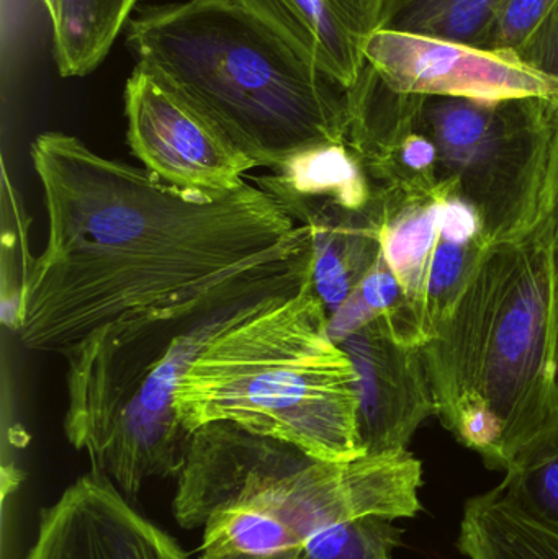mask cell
Returning <instances> with one entry per match:
<instances>
[{
	"label": "cell",
	"instance_id": "cell-25",
	"mask_svg": "<svg viewBox=\"0 0 558 559\" xmlns=\"http://www.w3.org/2000/svg\"><path fill=\"white\" fill-rule=\"evenodd\" d=\"M547 117H549L550 128H553L554 166H556V174H554L553 203H550L549 216L558 235V98L557 100H547Z\"/></svg>",
	"mask_w": 558,
	"mask_h": 559
},
{
	"label": "cell",
	"instance_id": "cell-9",
	"mask_svg": "<svg viewBox=\"0 0 558 559\" xmlns=\"http://www.w3.org/2000/svg\"><path fill=\"white\" fill-rule=\"evenodd\" d=\"M366 64L402 94L471 100L558 98V81L517 56L415 33L377 29L366 46Z\"/></svg>",
	"mask_w": 558,
	"mask_h": 559
},
{
	"label": "cell",
	"instance_id": "cell-20",
	"mask_svg": "<svg viewBox=\"0 0 558 559\" xmlns=\"http://www.w3.org/2000/svg\"><path fill=\"white\" fill-rule=\"evenodd\" d=\"M494 491L521 518L558 537V424L511 463Z\"/></svg>",
	"mask_w": 558,
	"mask_h": 559
},
{
	"label": "cell",
	"instance_id": "cell-28",
	"mask_svg": "<svg viewBox=\"0 0 558 559\" xmlns=\"http://www.w3.org/2000/svg\"><path fill=\"white\" fill-rule=\"evenodd\" d=\"M43 7H45L46 12H48V15H51L52 7H55V0H41Z\"/></svg>",
	"mask_w": 558,
	"mask_h": 559
},
{
	"label": "cell",
	"instance_id": "cell-3",
	"mask_svg": "<svg viewBox=\"0 0 558 559\" xmlns=\"http://www.w3.org/2000/svg\"><path fill=\"white\" fill-rule=\"evenodd\" d=\"M134 69L218 128L256 169L347 144L349 91L238 0L138 7Z\"/></svg>",
	"mask_w": 558,
	"mask_h": 559
},
{
	"label": "cell",
	"instance_id": "cell-26",
	"mask_svg": "<svg viewBox=\"0 0 558 559\" xmlns=\"http://www.w3.org/2000/svg\"><path fill=\"white\" fill-rule=\"evenodd\" d=\"M295 550L275 551V554H245V551L203 550L200 559H297Z\"/></svg>",
	"mask_w": 558,
	"mask_h": 559
},
{
	"label": "cell",
	"instance_id": "cell-12",
	"mask_svg": "<svg viewBox=\"0 0 558 559\" xmlns=\"http://www.w3.org/2000/svg\"><path fill=\"white\" fill-rule=\"evenodd\" d=\"M349 91L387 0H238Z\"/></svg>",
	"mask_w": 558,
	"mask_h": 559
},
{
	"label": "cell",
	"instance_id": "cell-17",
	"mask_svg": "<svg viewBox=\"0 0 558 559\" xmlns=\"http://www.w3.org/2000/svg\"><path fill=\"white\" fill-rule=\"evenodd\" d=\"M138 0H55L52 58L62 78H85L127 28Z\"/></svg>",
	"mask_w": 558,
	"mask_h": 559
},
{
	"label": "cell",
	"instance_id": "cell-15",
	"mask_svg": "<svg viewBox=\"0 0 558 559\" xmlns=\"http://www.w3.org/2000/svg\"><path fill=\"white\" fill-rule=\"evenodd\" d=\"M446 183L432 195L405 199L373 189L382 205L380 246L408 302L423 337L428 342L422 321L423 293L431 265L432 252L441 231V200Z\"/></svg>",
	"mask_w": 558,
	"mask_h": 559
},
{
	"label": "cell",
	"instance_id": "cell-2",
	"mask_svg": "<svg viewBox=\"0 0 558 559\" xmlns=\"http://www.w3.org/2000/svg\"><path fill=\"white\" fill-rule=\"evenodd\" d=\"M556 241L547 216L491 245L422 347L435 416L491 469L507 472L558 424Z\"/></svg>",
	"mask_w": 558,
	"mask_h": 559
},
{
	"label": "cell",
	"instance_id": "cell-5",
	"mask_svg": "<svg viewBox=\"0 0 558 559\" xmlns=\"http://www.w3.org/2000/svg\"><path fill=\"white\" fill-rule=\"evenodd\" d=\"M422 485V462L408 450L328 462L285 440L212 423L190 433L173 512L186 531L205 527L219 512H252L281 525L300 548L351 519L415 518Z\"/></svg>",
	"mask_w": 558,
	"mask_h": 559
},
{
	"label": "cell",
	"instance_id": "cell-16",
	"mask_svg": "<svg viewBox=\"0 0 558 559\" xmlns=\"http://www.w3.org/2000/svg\"><path fill=\"white\" fill-rule=\"evenodd\" d=\"M254 183L278 203L292 200H333L351 210H364L373 199V186L347 144H327L298 154Z\"/></svg>",
	"mask_w": 558,
	"mask_h": 559
},
{
	"label": "cell",
	"instance_id": "cell-6",
	"mask_svg": "<svg viewBox=\"0 0 558 559\" xmlns=\"http://www.w3.org/2000/svg\"><path fill=\"white\" fill-rule=\"evenodd\" d=\"M242 308L206 306L107 329L68 352L69 443L128 496L147 479L177 478L190 440L174 404L177 381L203 342Z\"/></svg>",
	"mask_w": 558,
	"mask_h": 559
},
{
	"label": "cell",
	"instance_id": "cell-22",
	"mask_svg": "<svg viewBox=\"0 0 558 559\" xmlns=\"http://www.w3.org/2000/svg\"><path fill=\"white\" fill-rule=\"evenodd\" d=\"M392 522L366 515L330 525L304 542L297 559H392L403 534Z\"/></svg>",
	"mask_w": 558,
	"mask_h": 559
},
{
	"label": "cell",
	"instance_id": "cell-19",
	"mask_svg": "<svg viewBox=\"0 0 558 559\" xmlns=\"http://www.w3.org/2000/svg\"><path fill=\"white\" fill-rule=\"evenodd\" d=\"M504 0H387L380 29L478 46Z\"/></svg>",
	"mask_w": 558,
	"mask_h": 559
},
{
	"label": "cell",
	"instance_id": "cell-24",
	"mask_svg": "<svg viewBox=\"0 0 558 559\" xmlns=\"http://www.w3.org/2000/svg\"><path fill=\"white\" fill-rule=\"evenodd\" d=\"M514 56L530 68L558 81V0Z\"/></svg>",
	"mask_w": 558,
	"mask_h": 559
},
{
	"label": "cell",
	"instance_id": "cell-8",
	"mask_svg": "<svg viewBox=\"0 0 558 559\" xmlns=\"http://www.w3.org/2000/svg\"><path fill=\"white\" fill-rule=\"evenodd\" d=\"M123 110L130 153L174 189L219 199L256 169L218 128L138 69L124 84Z\"/></svg>",
	"mask_w": 558,
	"mask_h": 559
},
{
	"label": "cell",
	"instance_id": "cell-21",
	"mask_svg": "<svg viewBox=\"0 0 558 559\" xmlns=\"http://www.w3.org/2000/svg\"><path fill=\"white\" fill-rule=\"evenodd\" d=\"M3 233L2 274H0V306L2 324L13 334H19L20 308L23 289L35 264L36 255L29 251V219L23 209L22 199L10 183L3 169Z\"/></svg>",
	"mask_w": 558,
	"mask_h": 559
},
{
	"label": "cell",
	"instance_id": "cell-7",
	"mask_svg": "<svg viewBox=\"0 0 558 559\" xmlns=\"http://www.w3.org/2000/svg\"><path fill=\"white\" fill-rule=\"evenodd\" d=\"M425 97V95H423ZM439 180L477 210L488 245L530 235L549 216L554 138L544 98H423Z\"/></svg>",
	"mask_w": 558,
	"mask_h": 559
},
{
	"label": "cell",
	"instance_id": "cell-13",
	"mask_svg": "<svg viewBox=\"0 0 558 559\" xmlns=\"http://www.w3.org/2000/svg\"><path fill=\"white\" fill-rule=\"evenodd\" d=\"M285 212L311 235V282L328 316L343 308L382 255V205L373 192L364 210L333 200H292Z\"/></svg>",
	"mask_w": 558,
	"mask_h": 559
},
{
	"label": "cell",
	"instance_id": "cell-10",
	"mask_svg": "<svg viewBox=\"0 0 558 559\" xmlns=\"http://www.w3.org/2000/svg\"><path fill=\"white\" fill-rule=\"evenodd\" d=\"M25 559H189L176 540L134 511L100 469L72 483L39 518Z\"/></svg>",
	"mask_w": 558,
	"mask_h": 559
},
{
	"label": "cell",
	"instance_id": "cell-23",
	"mask_svg": "<svg viewBox=\"0 0 558 559\" xmlns=\"http://www.w3.org/2000/svg\"><path fill=\"white\" fill-rule=\"evenodd\" d=\"M557 0H504L478 48L517 55Z\"/></svg>",
	"mask_w": 558,
	"mask_h": 559
},
{
	"label": "cell",
	"instance_id": "cell-11",
	"mask_svg": "<svg viewBox=\"0 0 558 559\" xmlns=\"http://www.w3.org/2000/svg\"><path fill=\"white\" fill-rule=\"evenodd\" d=\"M340 345L356 370L357 423L364 455L406 452L416 429L435 414L422 348L400 344L383 314L347 335Z\"/></svg>",
	"mask_w": 558,
	"mask_h": 559
},
{
	"label": "cell",
	"instance_id": "cell-18",
	"mask_svg": "<svg viewBox=\"0 0 558 559\" xmlns=\"http://www.w3.org/2000/svg\"><path fill=\"white\" fill-rule=\"evenodd\" d=\"M458 548L468 559H558V537L521 518L495 491L465 504Z\"/></svg>",
	"mask_w": 558,
	"mask_h": 559
},
{
	"label": "cell",
	"instance_id": "cell-4",
	"mask_svg": "<svg viewBox=\"0 0 558 559\" xmlns=\"http://www.w3.org/2000/svg\"><path fill=\"white\" fill-rule=\"evenodd\" d=\"M328 324L311 275L245 306L183 368L174 397L182 426L231 423L328 462L364 456L356 370Z\"/></svg>",
	"mask_w": 558,
	"mask_h": 559
},
{
	"label": "cell",
	"instance_id": "cell-29",
	"mask_svg": "<svg viewBox=\"0 0 558 559\" xmlns=\"http://www.w3.org/2000/svg\"><path fill=\"white\" fill-rule=\"evenodd\" d=\"M556 259L558 261V235H557V241H556Z\"/></svg>",
	"mask_w": 558,
	"mask_h": 559
},
{
	"label": "cell",
	"instance_id": "cell-14",
	"mask_svg": "<svg viewBox=\"0 0 558 559\" xmlns=\"http://www.w3.org/2000/svg\"><path fill=\"white\" fill-rule=\"evenodd\" d=\"M373 189L418 199L439 189V154L423 127V98L408 97L383 111L356 153Z\"/></svg>",
	"mask_w": 558,
	"mask_h": 559
},
{
	"label": "cell",
	"instance_id": "cell-1",
	"mask_svg": "<svg viewBox=\"0 0 558 559\" xmlns=\"http://www.w3.org/2000/svg\"><path fill=\"white\" fill-rule=\"evenodd\" d=\"M45 248L23 289V347L64 357L107 329L297 292L311 235L261 187L219 199L183 192L81 138L39 133Z\"/></svg>",
	"mask_w": 558,
	"mask_h": 559
},
{
	"label": "cell",
	"instance_id": "cell-27",
	"mask_svg": "<svg viewBox=\"0 0 558 559\" xmlns=\"http://www.w3.org/2000/svg\"><path fill=\"white\" fill-rule=\"evenodd\" d=\"M556 280V324H554V388H556V401L558 409V261Z\"/></svg>",
	"mask_w": 558,
	"mask_h": 559
}]
</instances>
